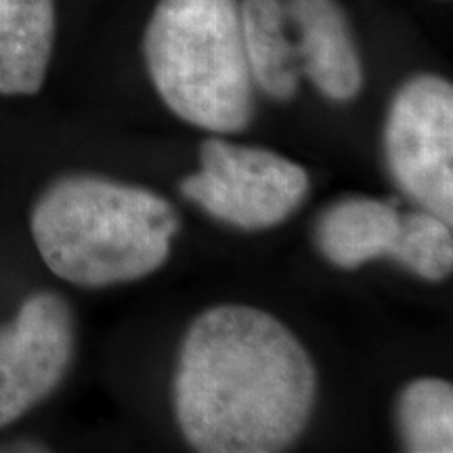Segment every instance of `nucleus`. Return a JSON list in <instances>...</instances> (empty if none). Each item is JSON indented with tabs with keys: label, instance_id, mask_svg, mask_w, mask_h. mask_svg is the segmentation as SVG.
<instances>
[{
	"label": "nucleus",
	"instance_id": "f257e3e1",
	"mask_svg": "<svg viewBox=\"0 0 453 453\" xmlns=\"http://www.w3.org/2000/svg\"><path fill=\"white\" fill-rule=\"evenodd\" d=\"M317 372L300 340L246 304L197 315L180 342L174 418L202 453H275L298 441L313 413Z\"/></svg>",
	"mask_w": 453,
	"mask_h": 453
},
{
	"label": "nucleus",
	"instance_id": "f03ea898",
	"mask_svg": "<svg viewBox=\"0 0 453 453\" xmlns=\"http://www.w3.org/2000/svg\"><path fill=\"white\" fill-rule=\"evenodd\" d=\"M30 229L57 277L81 288H107L143 280L166 263L179 214L145 187L70 174L42 191Z\"/></svg>",
	"mask_w": 453,
	"mask_h": 453
},
{
	"label": "nucleus",
	"instance_id": "7ed1b4c3",
	"mask_svg": "<svg viewBox=\"0 0 453 453\" xmlns=\"http://www.w3.org/2000/svg\"><path fill=\"white\" fill-rule=\"evenodd\" d=\"M143 55L157 95L183 122L217 134L242 133L252 122L257 84L240 0H157Z\"/></svg>",
	"mask_w": 453,
	"mask_h": 453
},
{
	"label": "nucleus",
	"instance_id": "20e7f679",
	"mask_svg": "<svg viewBox=\"0 0 453 453\" xmlns=\"http://www.w3.org/2000/svg\"><path fill=\"white\" fill-rule=\"evenodd\" d=\"M309 174L296 162L263 147L212 137L200 150V168L180 180V194L220 223L243 231L281 225L309 196Z\"/></svg>",
	"mask_w": 453,
	"mask_h": 453
},
{
	"label": "nucleus",
	"instance_id": "39448f33",
	"mask_svg": "<svg viewBox=\"0 0 453 453\" xmlns=\"http://www.w3.org/2000/svg\"><path fill=\"white\" fill-rule=\"evenodd\" d=\"M384 157L395 185L418 208L453 220V88L437 73H418L390 101Z\"/></svg>",
	"mask_w": 453,
	"mask_h": 453
},
{
	"label": "nucleus",
	"instance_id": "423d86ee",
	"mask_svg": "<svg viewBox=\"0 0 453 453\" xmlns=\"http://www.w3.org/2000/svg\"><path fill=\"white\" fill-rule=\"evenodd\" d=\"M76 349L70 304L36 292L0 326V428L42 403L65 378Z\"/></svg>",
	"mask_w": 453,
	"mask_h": 453
},
{
	"label": "nucleus",
	"instance_id": "0eeeda50",
	"mask_svg": "<svg viewBox=\"0 0 453 453\" xmlns=\"http://www.w3.org/2000/svg\"><path fill=\"white\" fill-rule=\"evenodd\" d=\"M283 7L298 32L300 72L326 99H355L364 88V65L338 0H288Z\"/></svg>",
	"mask_w": 453,
	"mask_h": 453
},
{
	"label": "nucleus",
	"instance_id": "6e6552de",
	"mask_svg": "<svg viewBox=\"0 0 453 453\" xmlns=\"http://www.w3.org/2000/svg\"><path fill=\"white\" fill-rule=\"evenodd\" d=\"M399 231L401 214L393 203L355 196L342 197L321 212L315 242L326 260L350 271L393 257Z\"/></svg>",
	"mask_w": 453,
	"mask_h": 453
},
{
	"label": "nucleus",
	"instance_id": "1a4fd4ad",
	"mask_svg": "<svg viewBox=\"0 0 453 453\" xmlns=\"http://www.w3.org/2000/svg\"><path fill=\"white\" fill-rule=\"evenodd\" d=\"M55 0H0V95H36L55 47Z\"/></svg>",
	"mask_w": 453,
	"mask_h": 453
},
{
	"label": "nucleus",
	"instance_id": "9d476101",
	"mask_svg": "<svg viewBox=\"0 0 453 453\" xmlns=\"http://www.w3.org/2000/svg\"><path fill=\"white\" fill-rule=\"evenodd\" d=\"M240 13L254 84L271 99L290 101L298 90L300 64L286 32V7L281 0H243Z\"/></svg>",
	"mask_w": 453,
	"mask_h": 453
},
{
	"label": "nucleus",
	"instance_id": "9b49d317",
	"mask_svg": "<svg viewBox=\"0 0 453 453\" xmlns=\"http://www.w3.org/2000/svg\"><path fill=\"white\" fill-rule=\"evenodd\" d=\"M396 428L411 453L453 451V388L441 378H420L396 399Z\"/></svg>",
	"mask_w": 453,
	"mask_h": 453
},
{
	"label": "nucleus",
	"instance_id": "f8f14e48",
	"mask_svg": "<svg viewBox=\"0 0 453 453\" xmlns=\"http://www.w3.org/2000/svg\"><path fill=\"white\" fill-rule=\"evenodd\" d=\"M390 260L426 281L445 280L453 269L451 223L424 208L401 214L399 240Z\"/></svg>",
	"mask_w": 453,
	"mask_h": 453
}]
</instances>
